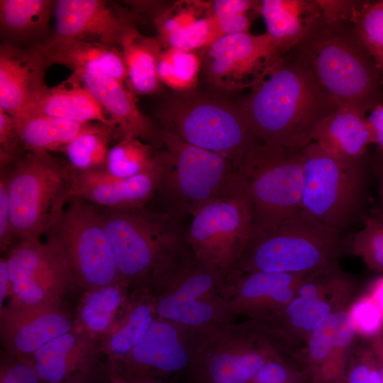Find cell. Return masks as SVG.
I'll list each match as a JSON object with an SVG mask.
<instances>
[{"label":"cell","mask_w":383,"mask_h":383,"mask_svg":"<svg viewBox=\"0 0 383 383\" xmlns=\"http://www.w3.org/2000/svg\"><path fill=\"white\" fill-rule=\"evenodd\" d=\"M238 105L257 142L299 149L340 107L321 89L296 46L270 64Z\"/></svg>","instance_id":"1"},{"label":"cell","mask_w":383,"mask_h":383,"mask_svg":"<svg viewBox=\"0 0 383 383\" xmlns=\"http://www.w3.org/2000/svg\"><path fill=\"white\" fill-rule=\"evenodd\" d=\"M318 3L320 13L296 46L330 98L339 106L366 115L383 105V84L375 60L350 18L353 1Z\"/></svg>","instance_id":"2"},{"label":"cell","mask_w":383,"mask_h":383,"mask_svg":"<svg viewBox=\"0 0 383 383\" xmlns=\"http://www.w3.org/2000/svg\"><path fill=\"white\" fill-rule=\"evenodd\" d=\"M350 244L343 231L301 208L277 223L254 228L231 271L311 273L338 262Z\"/></svg>","instance_id":"3"},{"label":"cell","mask_w":383,"mask_h":383,"mask_svg":"<svg viewBox=\"0 0 383 383\" xmlns=\"http://www.w3.org/2000/svg\"><path fill=\"white\" fill-rule=\"evenodd\" d=\"M158 318L195 329L234 321L226 277L199 259L187 242L146 287Z\"/></svg>","instance_id":"4"},{"label":"cell","mask_w":383,"mask_h":383,"mask_svg":"<svg viewBox=\"0 0 383 383\" xmlns=\"http://www.w3.org/2000/svg\"><path fill=\"white\" fill-rule=\"evenodd\" d=\"M294 345L269 325L252 321L204 330L183 374L188 383H247L267 362L292 354Z\"/></svg>","instance_id":"5"},{"label":"cell","mask_w":383,"mask_h":383,"mask_svg":"<svg viewBox=\"0 0 383 383\" xmlns=\"http://www.w3.org/2000/svg\"><path fill=\"white\" fill-rule=\"evenodd\" d=\"M121 280L131 291L146 288L153 274L185 244L179 219L144 207L99 209Z\"/></svg>","instance_id":"6"},{"label":"cell","mask_w":383,"mask_h":383,"mask_svg":"<svg viewBox=\"0 0 383 383\" xmlns=\"http://www.w3.org/2000/svg\"><path fill=\"white\" fill-rule=\"evenodd\" d=\"M1 171L15 239L40 240L71 199L70 167L50 152L26 151Z\"/></svg>","instance_id":"7"},{"label":"cell","mask_w":383,"mask_h":383,"mask_svg":"<svg viewBox=\"0 0 383 383\" xmlns=\"http://www.w3.org/2000/svg\"><path fill=\"white\" fill-rule=\"evenodd\" d=\"M157 118L162 129L222 156L237 170L248 149L257 142L238 104L194 90L170 99Z\"/></svg>","instance_id":"8"},{"label":"cell","mask_w":383,"mask_h":383,"mask_svg":"<svg viewBox=\"0 0 383 383\" xmlns=\"http://www.w3.org/2000/svg\"><path fill=\"white\" fill-rule=\"evenodd\" d=\"M304 148L254 143L236 171L251 206L253 228L277 223L302 208Z\"/></svg>","instance_id":"9"},{"label":"cell","mask_w":383,"mask_h":383,"mask_svg":"<svg viewBox=\"0 0 383 383\" xmlns=\"http://www.w3.org/2000/svg\"><path fill=\"white\" fill-rule=\"evenodd\" d=\"M160 134L164 149L157 192L165 211L180 220L235 188L237 169L228 160L162 128Z\"/></svg>","instance_id":"10"},{"label":"cell","mask_w":383,"mask_h":383,"mask_svg":"<svg viewBox=\"0 0 383 383\" xmlns=\"http://www.w3.org/2000/svg\"><path fill=\"white\" fill-rule=\"evenodd\" d=\"M370 170L369 156L349 162L310 143L304 148L302 208L343 232L362 210Z\"/></svg>","instance_id":"11"},{"label":"cell","mask_w":383,"mask_h":383,"mask_svg":"<svg viewBox=\"0 0 383 383\" xmlns=\"http://www.w3.org/2000/svg\"><path fill=\"white\" fill-rule=\"evenodd\" d=\"M45 235L46 243L66 261L79 289L123 282L96 205L72 197Z\"/></svg>","instance_id":"12"},{"label":"cell","mask_w":383,"mask_h":383,"mask_svg":"<svg viewBox=\"0 0 383 383\" xmlns=\"http://www.w3.org/2000/svg\"><path fill=\"white\" fill-rule=\"evenodd\" d=\"M185 240L201 261L225 277L233 270L253 231L250 204L237 185L192 215Z\"/></svg>","instance_id":"13"},{"label":"cell","mask_w":383,"mask_h":383,"mask_svg":"<svg viewBox=\"0 0 383 383\" xmlns=\"http://www.w3.org/2000/svg\"><path fill=\"white\" fill-rule=\"evenodd\" d=\"M8 252L11 287L6 304L65 306V298L79 289L63 257L48 243L23 239Z\"/></svg>","instance_id":"14"},{"label":"cell","mask_w":383,"mask_h":383,"mask_svg":"<svg viewBox=\"0 0 383 383\" xmlns=\"http://www.w3.org/2000/svg\"><path fill=\"white\" fill-rule=\"evenodd\" d=\"M204 330L157 317L132 352L119 362L107 363L106 370L128 382H173L191 365Z\"/></svg>","instance_id":"15"},{"label":"cell","mask_w":383,"mask_h":383,"mask_svg":"<svg viewBox=\"0 0 383 383\" xmlns=\"http://www.w3.org/2000/svg\"><path fill=\"white\" fill-rule=\"evenodd\" d=\"M280 55L267 33L224 35L203 50L202 67L214 89L234 92L251 89Z\"/></svg>","instance_id":"16"},{"label":"cell","mask_w":383,"mask_h":383,"mask_svg":"<svg viewBox=\"0 0 383 383\" xmlns=\"http://www.w3.org/2000/svg\"><path fill=\"white\" fill-rule=\"evenodd\" d=\"M354 278L338 262L309 273L283 314L272 326L293 345L306 344L318 324L353 298Z\"/></svg>","instance_id":"17"},{"label":"cell","mask_w":383,"mask_h":383,"mask_svg":"<svg viewBox=\"0 0 383 383\" xmlns=\"http://www.w3.org/2000/svg\"><path fill=\"white\" fill-rule=\"evenodd\" d=\"M309 274L230 272L226 282L231 318L272 326L283 314Z\"/></svg>","instance_id":"18"},{"label":"cell","mask_w":383,"mask_h":383,"mask_svg":"<svg viewBox=\"0 0 383 383\" xmlns=\"http://www.w3.org/2000/svg\"><path fill=\"white\" fill-rule=\"evenodd\" d=\"M54 38H74L121 49L126 35L141 20L137 11L104 0H57Z\"/></svg>","instance_id":"19"},{"label":"cell","mask_w":383,"mask_h":383,"mask_svg":"<svg viewBox=\"0 0 383 383\" xmlns=\"http://www.w3.org/2000/svg\"><path fill=\"white\" fill-rule=\"evenodd\" d=\"M73 329V315L65 306L22 307L6 304L0 310V340L5 351L26 358Z\"/></svg>","instance_id":"20"},{"label":"cell","mask_w":383,"mask_h":383,"mask_svg":"<svg viewBox=\"0 0 383 383\" xmlns=\"http://www.w3.org/2000/svg\"><path fill=\"white\" fill-rule=\"evenodd\" d=\"M103 357L100 342L72 330L28 359L45 383H91L101 370Z\"/></svg>","instance_id":"21"},{"label":"cell","mask_w":383,"mask_h":383,"mask_svg":"<svg viewBox=\"0 0 383 383\" xmlns=\"http://www.w3.org/2000/svg\"><path fill=\"white\" fill-rule=\"evenodd\" d=\"M162 162L155 170L128 178L110 174L104 169L85 172L71 170L70 197H79L111 209L144 207L157 192Z\"/></svg>","instance_id":"22"},{"label":"cell","mask_w":383,"mask_h":383,"mask_svg":"<svg viewBox=\"0 0 383 383\" xmlns=\"http://www.w3.org/2000/svg\"><path fill=\"white\" fill-rule=\"evenodd\" d=\"M157 38L164 50H204L223 36L212 1L182 0L155 10Z\"/></svg>","instance_id":"23"},{"label":"cell","mask_w":383,"mask_h":383,"mask_svg":"<svg viewBox=\"0 0 383 383\" xmlns=\"http://www.w3.org/2000/svg\"><path fill=\"white\" fill-rule=\"evenodd\" d=\"M51 65L40 45L0 47V108L13 118L18 116L47 87L45 76Z\"/></svg>","instance_id":"24"},{"label":"cell","mask_w":383,"mask_h":383,"mask_svg":"<svg viewBox=\"0 0 383 383\" xmlns=\"http://www.w3.org/2000/svg\"><path fill=\"white\" fill-rule=\"evenodd\" d=\"M91 93L116 128V139L136 138L160 147L161 128L138 107L136 98L124 83L109 76L83 70L72 72Z\"/></svg>","instance_id":"25"},{"label":"cell","mask_w":383,"mask_h":383,"mask_svg":"<svg viewBox=\"0 0 383 383\" xmlns=\"http://www.w3.org/2000/svg\"><path fill=\"white\" fill-rule=\"evenodd\" d=\"M18 116H49L82 123H113L74 73L57 86L45 87Z\"/></svg>","instance_id":"26"},{"label":"cell","mask_w":383,"mask_h":383,"mask_svg":"<svg viewBox=\"0 0 383 383\" xmlns=\"http://www.w3.org/2000/svg\"><path fill=\"white\" fill-rule=\"evenodd\" d=\"M40 48L51 65H62L72 72L101 74L122 83L126 79V62L120 48L79 39L54 38Z\"/></svg>","instance_id":"27"},{"label":"cell","mask_w":383,"mask_h":383,"mask_svg":"<svg viewBox=\"0 0 383 383\" xmlns=\"http://www.w3.org/2000/svg\"><path fill=\"white\" fill-rule=\"evenodd\" d=\"M157 318L148 289L131 291L110 331L101 342L108 363L119 362L128 356Z\"/></svg>","instance_id":"28"},{"label":"cell","mask_w":383,"mask_h":383,"mask_svg":"<svg viewBox=\"0 0 383 383\" xmlns=\"http://www.w3.org/2000/svg\"><path fill=\"white\" fill-rule=\"evenodd\" d=\"M312 142L328 153L349 162L367 157L368 146L373 144L366 115L345 106H340L322 122Z\"/></svg>","instance_id":"29"},{"label":"cell","mask_w":383,"mask_h":383,"mask_svg":"<svg viewBox=\"0 0 383 383\" xmlns=\"http://www.w3.org/2000/svg\"><path fill=\"white\" fill-rule=\"evenodd\" d=\"M52 0H1L2 43L21 47L43 44L52 35Z\"/></svg>","instance_id":"30"},{"label":"cell","mask_w":383,"mask_h":383,"mask_svg":"<svg viewBox=\"0 0 383 383\" xmlns=\"http://www.w3.org/2000/svg\"><path fill=\"white\" fill-rule=\"evenodd\" d=\"M131 290L123 282L84 290L73 314V331L101 342Z\"/></svg>","instance_id":"31"},{"label":"cell","mask_w":383,"mask_h":383,"mask_svg":"<svg viewBox=\"0 0 383 383\" xmlns=\"http://www.w3.org/2000/svg\"><path fill=\"white\" fill-rule=\"evenodd\" d=\"M318 1H260L267 33L282 55L296 46L320 13Z\"/></svg>","instance_id":"32"},{"label":"cell","mask_w":383,"mask_h":383,"mask_svg":"<svg viewBox=\"0 0 383 383\" xmlns=\"http://www.w3.org/2000/svg\"><path fill=\"white\" fill-rule=\"evenodd\" d=\"M121 50L126 66L128 90L135 96L157 92L161 88L158 63L164 48L157 36H145L134 28L124 37Z\"/></svg>","instance_id":"33"},{"label":"cell","mask_w":383,"mask_h":383,"mask_svg":"<svg viewBox=\"0 0 383 383\" xmlns=\"http://www.w3.org/2000/svg\"><path fill=\"white\" fill-rule=\"evenodd\" d=\"M13 119L23 148L46 152L62 150L92 123L49 116H18Z\"/></svg>","instance_id":"34"},{"label":"cell","mask_w":383,"mask_h":383,"mask_svg":"<svg viewBox=\"0 0 383 383\" xmlns=\"http://www.w3.org/2000/svg\"><path fill=\"white\" fill-rule=\"evenodd\" d=\"M116 138L114 123H92L62 150L72 170L85 172L105 167L109 144Z\"/></svg>","instance_id":"35"},{"label":"cell","mask_w":383,"mask_h":383,"mask_svg":"<svg viewBox=\"0 0 383 383\" xmlns=\"http://www.w3.org/2000/svg\"><path fill=\"white\" fill-rule=\"evenodd\" d=\"M162 162V150L139 138H126L110 148L104 169L113 176L128 178L152 171Z\"/></svg>","instance_id":"36"},{"label":"cell","mask_w":383,"mask_h":383,"mask_svg":"<svg viewBox=\"0 0 383 383\" xmlns=\"http://www.w3.org/2000/svg\"><path fill=\"white\" fill-rule=\"evenodd\" d=\"M202 67V55L196 51L165 49L160 56L157 73L161 82L179 92L194 91Z\"/></svg>","instance_id":"37"},{"label":"cell","mask_w":383,"mask_h":383,"mask_svg":"<svg viewBox=\"0 0 383 383\" xmlns=\"http://www.w3.org/2000/svg\"><path fill=\"white\" fill-rule=\"evenodd\" d=\"M350 18L375 60L383 84V0L353 1Z\"/></svg>","instance_id":"38"},{"label":"cell","mask_w":383,"mask_h":383,"mask_svg":"<svg viewBox=\"0 0 383 383\" xmlns=\"http://www.w3.org/2000/svg\"><path fill=\"white\" fill-rule=\"evenodd\" d=\"M350 252L383 274V207L379 205L365 218L362 228L351 237Z\"/></svg>","instance_id":"39"},{"label":"cell","mask_w":383,"mask_h":383,"mask_svg":"<svg viewBox=\"0 0 383 383\" xmlns=\"http://www.w3.org/2000/svg\"><path fill=\"white\" fill-rule=\"evenodd\" d=\"M216 23L223 35L249 32L256 14L260 13V1H212Z\"/></svg>","instance_id":"40"},{"label":"cell","mask_w":383,"mask_h":383,"mask_svg":"<svg viewBox=\"0 0 383 383\" xmlns=\"http://www.w3.org/2000/svg\"><path fill=\"white\" fill-rule=\"evenodd\" d=\"M349 315L357 336L369 340L383 330V315L372 296L365 294L352 300Z\"/></svg>","instance_id":"41"},{"label":"cell","mask_w":383,"mask_h":383,"mask_svg":"<svg viewBox=\"0 0 383 383\" xmlns=\"http://www.w3.org/2000/svg\"><path fill=\"white\" fill-rule=\"evenodd\" d=\"M0 383H45L28 358L5 350L0 355Z\"/></svg>","instance_id":"42"},{"label":"cell","mask_w":383,"mask_h":383,"mask_svg":"<svg viewBox=\"0 0 383 383\" xmlns=\"http://www.w3.org/2000/svg\"><path fill=\"white\" fill-rule=\"evenodd\" d=\"M296 353L269 361L247 383H279L304 377L296 362Z\"/></svg>","instance_id":"43"},{"label":"cell","mask_w":383,"mask_h":383,"mask_svg":"<svg viewBox=\"0 0 383 383\" xmlns=\"http://www.w3.org/2000/svg\"><path fill=\"white\" fill-rule=\"evenodd\" d=\"M22 146L16 132L13 119L0 108V167H7L21 154Z\"/></svg>","instance_id":"44"},{"label":"cell","mask_w":383,"mask_h":383,"mask_svg":"<svg viewBox=\"0 0 383 383\" xmlns=\"http://www.w3.org/2000/svg\"><path fill=\"white\" fill-rule=\"evenodd\" d=\"M15 240L9 209V194L5 174L0 176V249L1 252L9 251Z\"/></svg>","instance_id":"45"},{"label":"cell","mask_w":383,"mask_h":383,"mask_svg":"<svg viewBox=\"0 0 383 383\" xmlns=\"http://www.w3.org/2000/svg\"><path fill=\"white\" fill-rule=\"evenodd\" d=\"M372 353L368 345H354L346 375V383H368Z\"/></svg>","instance_id":"46"},{"label":"cell","mask_w":383,"mask_h":383,"mask_svg":"<svg viewBox=\"0 0 383 383\" xmlns=\"http://www.w3.org/2000/svg\"><path fill=\"white\" fill-rule=\"evenodd\" d=\"M373 143L377 146V150L383 152V105L374 108L367 116Z\"/></svg>","instance_id":"47"},{"label":"cell","mask_w":383,"mask_h":383,"mask_svg":"<svg viewBox=\"0 0 383 383\" xmlns=\"http://www.w3.org/2000/svg\"><path fill=\"white\" fill-rule=\"evenodd\" d=\"M11 282L5 257L0 258V310L5 306V301L9 299L10 294Z\"/></svg>","instance_id":"48"},{"label":"cell","mask_w":383,"mask_h":383,"mask_svg":"<svg viewBox=\"0 0 383 383\" xmlns=\"http://www.w3.org/2000/svg\"><path fill=\"white\" fill-rule=\"evenodd\" d=\"M371 168L375 174L378 183L379 206L383 207V152L377 150L371 161Z\"/></svg>","instance_id":"49"},{"label":"cell","mask_w":383,"mask_h":383,"mask_svg":"<svg viewBox=\"0 0 383 383\" xmlns=\"http://www.w3.org/2000/svg\"><path fill=\"white\" fill-rule=\"evenodd\" d=\"M367 341V345L377 361L383 382V330Z\"/></svg>","instance_id":"50"},{"label":"cell","mask_w":383,"mask_h":383,"mask_svg":"<svg viewBox=\"0 0 383 383\" xmlns=\"http://www.w3.org/2000/svg\"><path fill=\"white\" fill-rule=\"evenodd\" d=\"M368 383H383L378 365L372 353L370 358V373Z\"/></svg>","instance_id":"51"},{"label":"cell","mask_w":383,"mask_h":383,"mask_svg":"<svg viewBox=\"0 0 383 383\" xmlns=\"http://www.w3.org/2000/svg\"><path fill=\"white\" fill-rule=\"evenodd\" d=\"M107 373L109 375L110 383H173V382H165V381L150 380V379L128 382L121 378L117 374H116L112 370H107Z\"/></svg>","instance_id":"52"},{"label":"cell","mask_w":383,"mask_h":383,"mask_svg":"<svg viewBox=\"0 0 383 383\" xmlns=\"http://www.w3.org/2000/svg\"><path fill=\"white\" fill-rule=\"evenodd\" d=\"M279 383H305L304 377L303 376L293 378L287 381L281 382Z\"/></svg>","instance_id":"53"}]
</instances>
